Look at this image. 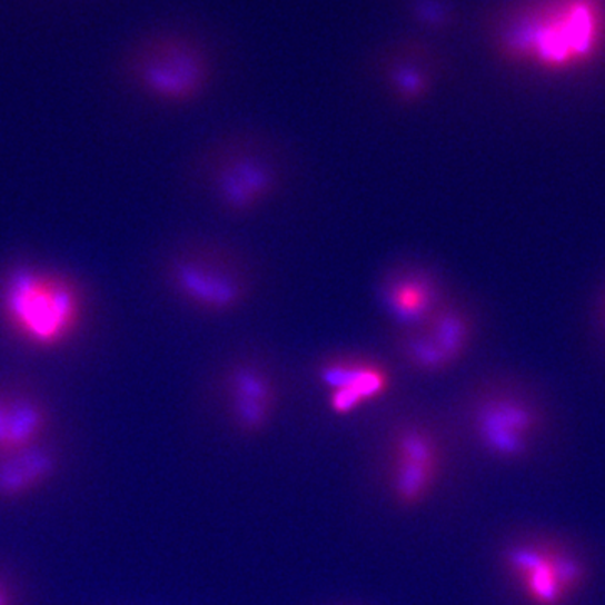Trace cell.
I'll return each mask as SVG.
<instances>
[{"mask_svg": "<svg viewBox=\"0 0 605 605\" xmlns=\"http://www.w3.org/2000/svg\"><path fill=\"white\" fill-rule=\"evenodd\" d=\"M91 298L75 272L22 258L0 268V331L39 355L68 350L83 337Z\"/></svg>", "mask_w": 605, "mask_h": 605, "instance_id": "6da1fadb", "label": "cell"}, {"mask_svg": "<svg viewBox=\"0 0 605 605\" xmlns=\"http://www.w3.org/2000/svg\"><path fill=\"white\" fill-rule=\"evenodd\" d=\"M499 58L547 75L594 65L605 52L604 0H528L495 29Z\"/></svg>", "mask_w": 605, "mask_h": 605, "instance_id": "7a4b0ae2", "label": "cell"}, {"mask_svg": "<svg viewBox=\"0 0 605 605\" xmlns=\"http://www.w3.org/2000/svg\"><path fill=\"white\" fill-rule=\"evenodd\" d=\"M190 182L217 212L248 219L275 202L288 186L285 150L268 135L229 131L207 141L190 163Z\"/></svg>", "mask_w": 605, "mask_h": 605, "instance_id": "3957f363", "label": "cell"}, {"mask_svg": "<svg viewBox=\"0 0 605 605\" xmlns=\"http://www.w3.org/2000/svg\"><path fill=\"white\" fill-rule=\"evenodd\" d=\"M160 279L182 307L210 318L245 310L261 285L248 255L214 238H189L173 245L160 262Z\"/></svg>", "mask_w": 605, "mask_h": 605, "instance_id": "277c9868", "label": "cell"}, {"mask_svg": "<svg viewBox=\"0 0 605 605\" xmlns=\"http://www.w3.org/2000/svg\"><path fill=\"white\" fill-rule=\"evenodd\" d=\"M131 87L153 103L187 107L212 83V62L202 46L180 34L150 36L125 59Z\"/></svg>", "mask_w": 605, "mask_h": 605, "instance_id": "5b68a950", "label": "cell"}, {"mask_svg": "<svg viewBox=\"0 0 605 605\" xmlns=\"http://www.w3.org/2000/svg\"><path fill=\"white\" fill-rule=\"evenodd\" d=\"M220 393L236 429L258 434L268 427L279 404L275 365L258 347H241L220 365Z\"/></svg>", "mask_w": 605, "mask_h": 605, "instance_id": "8992f818", "label": "cell"}, {"mask_svg": "<svg viewBox=\"0 0 605 605\" xmlns=\"http://www.w3.org/2000/svg\"><path fill=\"white\" fill-rule=\"evenodd\" d=\"M540 420L537 406L508 386L482 387L469 403L473 433L496 458L523 456L537 434Z\"/></svg>", "mask_w": 605, "mask_h": 605, "instance_id": "52a82bcc", "label": "cell"}, {"mask_svg": "<svg viewBox=\"0 0 605 605\" xmlns=\"http://www.w3.org/2000/svg\"><path fill=\"white\" fill-rule=\"evenodd\" d=\"M506 568L532 605H565L584 584L582 562L551 542H525L506 552Z\"/></svg>", "mask_w": 605, "mask_h": 605, "instance_id": "ba28073f", "label": "cell"}, {"mask_svg": "<svg viewBox=\"0 0 605 605\" xmlns=\"http://www.w3.org/2000/svg\"><path fill=\"white\" fill-rule=\"evenodd\" d=\"M315 380L325 390L335 416H350L393 390L394 371L387 361L367 351L335 350L314 365Z\"/></svg>", "mask_w": 605, "mask_h": 605, "instance_id": "9c48e42d", "label": "cell"}, {"mask_svg": "<svg viewBox=\"0 0 605 605\" xmlns=\"http://www.w3.org/2000/svg\"><path fill=\"white\" fill-rule=\"evenodd\" d=\"M377 301L390 327H419L450 295L443 275L420 259H397L377 278Z\"/></svg>", "mask_w": 605, "mask_h": 605, "instance_id": "30bf717a", "label": "cell"}, {"mask_svg": "<svg viewBox=\"0 0 605 605\" xmlns=\"http://www.w3.org/2000/svg\"><path fill=\"white\" fill-rule=\"evenodd\" d=\"M393 458L394 495L403 505H419L439 475L440 446L436 434L419 423L397 427Z\"/></svg>", "mask_w": 605, "mask_h": 605, "instance_id": "8fae6325", "label": "cell"}, {"mask_svg": "<svg viewBox=\"0 0 605 605\" xmlns=\"http://www.w3.org/2000/svg\"><path fill=\"white\" fill-rule=\"evenodd\" d=\"M52 410L31 387L0 383V454L18 453L49 439Z\"/></svg>", "mask_w": 605, "mask_h": 605, "instance_id": "7c38bea8", "label": "cell"}, {"mask_svg": "<svg viewBox=\"0 0 605 605\" xmlns=\"http://www.w3.org/2000/svg\"><path fill=\"white\" fill-rule=\"evenodd\" d=\"M61 456L44 440L18 453L0 454V502H19L41 492L54 479Z\"/></svg>", "mask_w": 605, "mask_h": 605, "instance_id": "4fadbf2b", "label": "cell"}, {"mask_svg": "<svg viewBox=\"0 0 605 605\" xmlns=\"http://www.w3.org/2000/svg\"><path fill=\"white\" fill-rule=\"evenodd\" d=\"M456 367L468 357L478 338V318L462 296L450 295L423 325Z\"/></svg>", "mask_w": 605, "mask_h": 605, "instance_id": "5bb4252c", "label": "cell"}, {"mask_svg": "<svg viewBox=\"0 0 605 605\" xmlns=\"http://www.w3.org/2000/svg\"><path fill=\"white\" fill-rule=\"evenodd\" d=\"M384 81L390 97L400 107H419L433 93L436 69L426 56L404 52L387 62Z\"/></svg>", "mask_w": 605, "mask_h": 605, "instance_id": "9a60e30c", "label": "cell"}, {"mask_svg": "<svg viewBox=\"0 0 605 605\" xmlns=\"http://www.w3.org/2000/svg\"><path fill=\"white\" fill-rule=\"evenodd\" d=\"M389 345L397 360L414 374L437 377L456 367L423 325L390 327Z\"/></svg>", "mask_w": 605, "mask_h": 605, "instance_id": "2e32d148", "label": "cell"}, {"mask_svg": "<svg viewBox=\"0 0 605 605\" xmlns=\"http://www.w3.org/2000/svg\"><path fill=\"white\" fill-rule=\"evenodd\" d=\"M0 605H16L14 591L2 575H0Z\"/></svg>", "mask_w": 605, "mask_h": 605, "instance_id": "e0dca14e", "label": "cell"}]
</instances>
